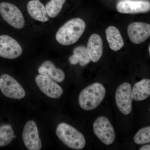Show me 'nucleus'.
Masks as SVG:
<instances>
[{
	"label": "nucleus",
	"instance_id": "f257e3e1",
	"mask_svg": "<svg viewBox=\"0 0 150 150\" xmlns=\"http://www.w3.org/2000/svg\"><path fill=\"white\" fill-rule=\"evenodd\" d=\"M85 28V23L82 19L77 18L70 20L57 31L56 40L64 46L72 45L79 39Z\"/></svg>",
	"mask_w": 150,
	"mask_h": 150
},
{
	"label": "nucleus",
	"instance_id": "f03ea898",
	"mask_svg": "<svg viewBox=\"0 0 150 150\" xmlns=\"http://www.w3.org/2000/svg\"><path fill=\"white\" fill-rule=\"evenodd\" d=\"M106 90L99 83L89 86L81 92L79 96V104L83 110H91L96 108L104 98Z\"/></svg>",
	"mask_w": 150,
	"mask_h": 150
},
{
	"label": "nucleus",
	"instance_id": "7ed1b4c3",
	"mask_svg": "<svg viewBox=\"0 0 150 150\" xmlns=\"http://www.w3.org/2000/svg\"><path fill=\"white\" fill-rule=\"evenodd\" d=\"M56 134L60 141L71 149L81 150L85 146L86 140L83 135L67 123H62L58 125Z\"/></svg>",
	"mask_w": 150,
	"mask_h": 150
},
{
	"label": "nucleus",
	"instance_id": "20e7f679",
	"mask_svg": "<svg viewBox=\"0 0 150 150\" xmlns=\"http://www.w3.org/2000/svg\"><path fill=\"white\" fill-rule=\"evenodd\" d=\"M0 89L5 96L12 99H22L25 96V91L21 85L7 74L0 77Z\"/></svg>",
	"mask_w": 150,
	"mask_h": 150
},
{
	"label": "nucleus",
	"instance_id": "39448f33",
	"mask_svg": "<svg viewBox=\"0 0 150 150\" xmlns=\"http://www.w3.org/2000/svg\"><path fill=\"white\" fill-rule=\"evenodd\" d=\"M0 14L10 25L17 29H21L25 25L23 15L16 6L7 2L0 3Z\"/></svg>",
	"mask_w": 150,
	"mask_h": 150
},
{
	"label": "nucleus",
	"instance_id": "423d86ee",
	"mask_svg": "<svg viewBox=\"0 0 150 150\" xmlns=\"http://www.w3.org/2000/svg\"><path fill=\"white\" fill-rule=\"evenodd\" d=\"M93 131L97 137L106 145L112 144L115 139L114 128L108 118L100 116L93 124Z\"/></svg>",
	"mask_w": 150,
	"mask_h": 150
},
{
	"label": "nucleus",
	"instance_id": "0eeeda50",
	"mask_svg": "<svg viewBox=\"0 0 150 150\" xmlns=\"http://www.w3.org/2000/svg\"><path fill=\"white\" fill-rule=\"evenodd\" d=\"M131 85L123 83L118 86L115 94V100L119 110L125 115H128L132 110L133 99L131 97Z\"/></svg>",
	"mask_w": 150,
	"mask_h": 150
},
{
	"label": "nucleus",
	"instance_id": "6e6552de",
	"mask_svg": "<svg viewBox=\"0 0 150 150\" xmlns=\"http://www.w3.org/2000/svg\"><path fill=\"white\" fill-rule=\"evenodd\" d=\"M22 139L25 146L28 149H41L42 143L35 121L30 120L25 124L23 131Z\"/></svg>",
	"mask_w": 150,
	"mask_h": 150
},
{
	"label": "nucleus",
	"instance_id": "1a4fd4ad",
	"mask_svg": "<svg viewBox=\"0 0 150 150\" xmlns=\"http://www.w3.org/2000/svg\"><path fill=\"white\" fill-rule=\"evenodd\" d=\"M22 52L21 46L15 39L9 35H0V57L16 59L21 56Z\"/></svg>",
	"mask_w": 150,
	"mask_h": 150
},
{
	"label": "nucleus",
	"instance_id": "9d476101",
	"mask_svg": "<svg viewBox=\"0 0 150 150\" xmlns=\"http://www.w3.org/2000/svg\"><path fill=\"white\" fill-rule=\"evenodd\" d=\"M35 82L40 90L51 98H59L63 93L61 86L56 81L46 76L38 75L35 77Z\"/></svg>",
	"mask_w": 150,
	"mask_h": 150
},
{
	"label": "nucleus",
	"instance_id": "9b49d317",
	"mask_svg": "<svg viewBox=\"0 0 150 150\" xmlns=\"http://www.w3.org/2000/svg\"><path fill=\"white\" fill-rule=\"evenodd\" d=\"M127 32L130 40L135 44L144 42L150 35V25L144 23H132L127 28Z\"/></svg>",
	"mask_w": 150,
	"mask_h": 150
},
{
	"label": "nucleus",
	"instance_id": "f8f14e48",
	"mask_svg": "<svg viewBox=\"0 0 150 150\" xmlns=\"http://www.w3.org/2000/svg\"><path fill=\"white\" fill-rule=\"evenodd\" d=\"M118 12L122 13L134 14L147 12L150 9L149 2L139 1H123L117 5Z\"/></svg>",
	"mask_w": 150,
	"mask_h": 150
},
{
	"label": "nucleus",
	"instance_id": "ddd939ff",
	"mask_svg": "<svg viewBox=\"0 0 150 150\" xmlns=\"http://www.w3.org/2000/svg\"><path fill=\"white\" fill-rule=\"evenodd\" d=\"M87 50L91 61L94 63L101 58L103 52L102 38L97 34H92L89 38Z\"/></svg>",
	"mask_w": 150,
	"mask_h": 150
},
{
	"label": "nucleus",
	"instance_id": "4468645a",
	"mask_svg": "<svg viewBox=\"0 0 150 150\" xmlns=\"http://www.w3.org/2000/svg\"><path fill=\"white\" fill-rule=\"evenodd\" d=\"M38 72L40 75L51 78L57 82H62L65 80L64 72L63 70L56 68L51 61L43 62L38 69Z\"/></svg>",
	"mask_w": 150,
	"mask_h": 150
},
{
	"label": "nucleus",
	"instance_id": "2eb2a0df",
	"mask_svg": "<svg viewBox=\"0 0 150 150\" xmlns=\"http://www.w3.org/2000/svg\"><path fill=\"white\" fill-rule=\"evenodd\" d=\"M27 8L30 16L38 21L46 22L48 20L46 7L38 0H32L28 3Z\"/></svg>",
	"mask_w": 150,
	"mask_h": 150
},
{
	"label": "nucleus",
	"instance_id": "dca6fc26",
	"mask_svg": "<svg viewBox=\"0 0 150 150\" xmlns=\"http://www.w3.org/2000/svg\"><path fill=\"white\" fill-rule=\"evenodd\" d=\"M150 95V80L144 79L135 84L131 89V97L136 101H142Z\"/></svg>",
	"mask_w": 150,
	"mask_h": 150
},
{
	"label": "nucleus",
	"instance_id": "f3484780",
	"mask_svg": "<svg viewBox=\"0 0 150 150\" xmlns=\"http://www.w3.org/2000/svg\"><path fill=\"white\" fill-rule=\"evenodd\" d=\"M106 39L111 50L119 51L124 46V40L119 30L115 26H110L105 30Z\"/></svg>",
	"mask_w": 150,
	"mask_h": 150
},
{
	"label": "nucleus",
	"instance_id": "a211bd4d",
	"mask_svg": "<svg viewBox=\"0 0 150 150\" xmlns=\"http://www.w3.org/2000/svg\"><path fill=\"white\" fill-rule=\"evenodd\" d=\"M69 61L72 65L79 63L81 67H84L91 62L86 48L83 46L76 47L73 51V55L70 56Z\"/></svg>",
	"mask_w": 150,
	"mask_h": 150
},
{
	"label": "nucleus",
	"instance_id": "6ab92c4d",
	"mask_svg": "<svg viewBox=\"0 0 150 150\" xmlns=\"http://www.w3.org/2000/svg\"><path fill=\"white\" fill-rule=\"evenodd\" d=\"M16 138L14 132L9 125L0 126V147L7 146L11 142L13 139Z\"/></svg>",
	"mask_w": 150,
	"mask_h": 150
},
{
	"label": "nucleus",
	"instance_id": "aec40b11",
	"mask_svg": "<svg viewBox=\"0 0 150 150\" xmlns=\"http://www.w3.org/2000/svg\"><path fill=\"white\" fill-rule=\"evenodd\" d=\"M66 0H51L46 4V9L47 14L51 18L58 15L62 9Z\"/></svg>",
	"mask_w": 150,
	"mask_h": 150
},
{
	"label": "nucleus",
	"instance_id": "412c9836",
	"mask_svg": "<svg viewBox=\"0 0 150 150\" xmlns=\"http://www.w3.org/2000/svg\"><path fill=\"white\" fill-rule=\"evenodd\" d=\"M134 142L139 145L149 144L150 142V126L142 128L134 136Z\"/></svg>",
	"mask_w": 150,
	"mask_h": 150
},
{
	"label": "nucleus",
	"instance_id": "4be33fe9",
	"mask_svg": "<svg viewBox=\"0 0 150 150\" xmlns=\"http://www.w3.org/2000/svg\"><path fill=\"white\" fill-rule=\"evenodd\" d=\"M140 150H150V145H146L142 146L139 149Z\"/></svg>",
	"mask_w": 150,
	"mask_h": 150
},
{
	"label": "nucleus",
	"instance_id": "5701e85b",
	"mask_svg": "<svg viewBox=\"0 0 150 150\" xmlns=\"http://www.w3.org/2000/svg\"><path fill=\"white\" fill-rule=\"evenodd\" d=\"M122 1H132V0H121Z\"/></svg>",
	"mask_w": 150,
	"mask_h": 150
},
{
	"label": "nucleus",
	"instance_id": "b1692460",
	"mask_svg": "<svg viewBox=\"0 0 150 150\" xmlns=\"http://www.w3.org/2000/svg\"><path fill=\"white\" fill-rule=\"evenodd\" d=\"M149 52L150 53V46L149 45Z\"/></svg>",
	"mask_w": 150,
	"mask_h": 150
}]
</instances>
